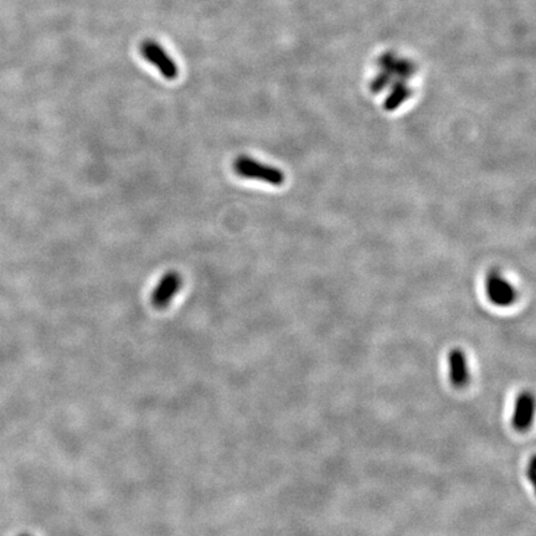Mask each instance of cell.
<instances>
[{
  "label": "cell",
  "mask_w": 536,
  "mask_h": 536,
  "mask_svg": "<svg viewBox=\"0 0 536 536\" xmlns=\"http://www.w3.org/2000/svg\"><path fill=\"white\" fill-rule=\"evenodd\" d=\"M234 170L237 175L246 179H256L261 182H268L270 185H282L285 182V174L280 169L263 163L257 162L246 155H240L234 162Z\"/></svg>",
  "instance_id": "cell-1"
},
{
  "label": "cell",
  "mask_w": 536,
  "mask_h": 536,
  "mask_svg": "<svg viewBox=\"0 0 536 536\" xmlns=\"http://www.w3.org/2000/svg\"><path fill=\"white\" fill-rule=\"evenodd\" d=\"M141 53L143 58L157 67L158 71L167 80H175L177 77V65L172 58L163 49L162 45L158 44L153 40H146L141 45Z\"/></svg>",
  "instance_id": "cell-2"
},
{
  "label": "cell",
  "mask_w": 536,
  "mask_h": 536,
  "mask_svg": "<svg viewBox=\"0 0 536 536\" xmlns=\"http://www.w3.org/2000/svg\"><path fill=\"white\" fill-rule=\"evenodd\" d=\"M182 285V275L175 270L168 272L163 275L152 295V305L157 310H164L172 303L173 298L177 295Z\"/></svg>",
  "instance_id": "cell-3"
},
{
  "label": "cell",
  "mask_w": 536,
  "mask_h": 536,
  "mask_svg": "<svg viewBox=\"0 0 536 536\" xmlns=\"http://www.w3.org/2000/svg\"><path fill=\"white\" fill-rule=\"evenodd\" d=\"M488 295L496 305L507 307L515 300V290L502 275L493 273L488 280Z\"/></svg>",
  "instance_id": "cell-4"
},
{
  "label": "cell",
  "mask_w": 536,
  "mask_h": 536,
  "mask_svg": "<svg viewBox=\"0 0 536 536\" xmlns=\"http://www.w3.org/2000/svg\"><path fill=\"white\" fill-rule=\"evenodd\" d=\"M534 417V399L529 393H523L518 398L513 413V426L518 431H525L532 425Z\"/></svg>",
  "instance_id": "cell-5"
},
{
  "label": "cell",
  "mask_w": 536,
  "mask_h": 536,
  "mask_svg": "<svg viewBox=\"0 0 536 536\" xmlns=\"http://www.w3.org/2000/svg\"><path fill=\"white\" fill-rule=\"evenodd\" d=\"M451 366V381L454 386H463L468 381L467 363L466 356L459 349H454L449 354Z\"/></svg>",
  "instance_id": "cell-6"
},
{
  "label": "cell",
  "mask_w": 536,
  "mask_h": 536,
  "mask_svg": "<svg viewBox=\"0 0 536 536\" xmlns=\"http://www.w3.org/2000/svg\"><path fill=\"white\" fill-rule=\"evenodd\" d=\"M408 96V89L403 87V86H400V87L395 89L393 94H391L389 99H388V101H386V104H385V109H386V111H394L396 107H399L400 104H403V99H406Z\"/></svg>",
  "instance_id": "cell-7"
},
{
  "label": "cell",
  "mask_w": 536,
  "mask_h": 536,
  "mask_svg": "<svg viewBox=\"0 0 536 536\" xmlns=\"http://www.w3.org/2000/svg\"><path fill=\"white\" fill-rule=\"evenodd\" d=\"M536 458L535 456L532 458V461H530V464H529V468H527V477H529V479L532 481V483H534V478H535V469H536Z\"/></svg>",
  "instance_id": "cell-8"
},
{
  "label": "cell",
  "mask_w": 536,
  "mask_h": 536,
  "mask_svg": "<svg viewBox=\"0 0 536 536\" xmlns=\"http://www.w3.org/2000/svg\"><path fill=\"white\" fill-rule=\"evenodd\" d=\"M21 536H29V535H21Z\"/></svg>",
  "instance_id": "cell-9"
}]
</instances>
